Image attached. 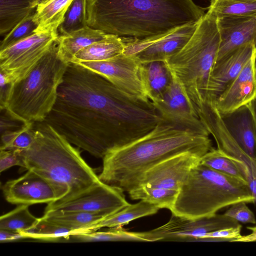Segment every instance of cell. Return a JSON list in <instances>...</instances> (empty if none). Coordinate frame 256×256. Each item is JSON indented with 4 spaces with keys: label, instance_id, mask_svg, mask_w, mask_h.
<instances>
[{
    "label": "cell",
    "instance_id": "1",
    "mask_svg": "<svg viewBox=\"0 0 256 256\" xmlns=\"http://www.w3.org/2000/svg\"><path fill=\"white\" fill-rule=\"evenodd\" d=\"M162 120L150 100L131 96L100 74L70 62L56 103L43 122L72 145L102 158Z\"/></svg>",
    "mask_w": 256,
    "mask_h": 256
},
{
    "label": "cell",
    "instance_id": "2",
    "mask_svg": "<svg viewBox=\"0 0 256 256\" xmlns=\"http://www.w3.org/2000/svg\"><path fill=\"white\" fill-rule=\"evenodd\" d=\"M88 26L123 41L153 40L196 24L207 8L193 0H87Z\"/></svg>",
    "mask_w": 256,
    "mask_h": 256
},
{
    "label": "cell",
    "instance_id": "3",
    "mask_svg": "<svg viewBox=\"0 0 256 256\" xmlns=\"http://www.w3.org/2000/svg\"><path fill=\"white\" fill-rule=\"evenodd\" d=\"M209 136L162 120L141 138L108 152L98 178L128 192L148 170L166 160L188 152L202 158L213 148Z\"/></svg>",
    "mask_w": 256,
    "mask_h": 256
},
{
    "label": "cell",
    "instance_id": "4",
    "mask_svg": "<svg viewBox=\"0 0 256 256\" xmlns=\"http://www.w3.org/2000/svg\"><path fill=\"white\" fill-rule=\"evenodd\" d=\"M35 126L34 142L28 148L20 151L22 168L52 184L60 194L59 200L72 198L100 182L78 148L50 124L38 122Z\"/></svg>",
    "mask_w": 256,
    "mask_h": 256
},
{
    "label": "cell",
    "instance_id": "5",
    "mask_svg": "<svg viewBox=\"0 0 256 256\" xmlns=\"http://www.w3.org/2000/svg\"><path fill=\"white\" fill-rule=\"evenodd\" d=\"M239 202L254 203L246 182L216 172L200 162L191 170L170 212L177 216L197 218L212 216Z\"/></svg>",
    "mask_w": 256,
    "mask_h": 256
},
{
    "label": "cell",
    "instance_id": "6",
    "mask_svg": "<svg viewBox=\"0 0 256 256\" xmlns=\"http://www.w3.org/2000/svg\"><path fill=\"white\" fill-rule=\"evenodd\" d=\"M68 64L59 57L56 40L24 78L11 84L2 110L24 124L42 122L56 103Z\"/></svg>",
    "mask_w": 256,
    "mask_h": 256
},
{
    "label": "cell",
    "instance_id": "7",
    "mask_svg": "<svg viewBox=\"0 0 256 256\" xmlns=\"http://www.w3.org/2000/svg\"><path fill=\"white\" fill-rule=\"evenodd\" d=\"M217 16L210 10L198 22L186 44L164 62L197 112L204 102L209 77L220 45Z\"/></svg>",
    "mask_w": 256,
    "mask_h": 256
},
{
    "label": "cell",
    "instance_id": "8",
    "mask_svg": "<svg viewBox=\"0 0 256 256\" xmlns=\"http://www.w3.org/2000/svg\"><path fill=\"white\" fill-rule=\"evenodd\" d=\"M58 31L35 32L0 50V70L11 84L24 78L51 48Z\"/></svg>",
    "mask_w": 256,
    "mask_h": 256
},
{
    "label": "cell",
    "instance_id": "9",
    "mask_svg": "<svg viewBox=\"0 0 256 256\" xmlns=\"http://www.w3.org/2000/svg\"><path fill=\"white\" fill-rule=\"evenodd\" d=\"M128 204L124 192L100 181L72 198L48 204L44 212H80L107 217Z\"/></svg>",
    "mask_w": 256,
    "mask_h": 256
},
{
    "label": "cell",
    "instance_id": "10",
    "mask_svg": "<svg viewBox=\"0 0 256 256\" xmlns=\"http://www.w3.org/2000/svg\"><path fill=\"white\" fill-rule=\"evenodd\" d=\"M74 63L100 74L119 89L131 96L150 100L142 80V63L134 56L122 54L106 60Z\"/></svg>",
    "mask_w": 256,
    "mask_h": 256
},
{
    "label": "cell",
    "instance_id": "11",
    "mask_svg": "<svg viewBox=\"0 0 256 256\" xmlns=\"http://www.w3.org/2000/svg\"><path fill=\"white\" fill-rule=\"evenodd\" d=\"M240 224L224 214L190 218L172 214L166 224L151 230L158 241L197 242L206 233Z\"/></svg>",
    "mask_w": 256,
    "mask_h": 256
},
{
    "label": "cell",
    "instance_id": "12",
    "mask_svg": "<svg viewBox=\"0 0 256 256\" xmlns=\"http://www.w3.org/2000/svg\"><path fill=\"white\" fill-rule=\"evenodd\" d=\"M172 76L166 92L152 102L161 118L167 122L210 135L182 84Z\"/></svg>",
    "mask_w": 256,
    "mask_h": 256
},
{
    "label": "cell",
    "instance_id": "13",
    "mask_svg": "<svg viewBox=\"0 0 256 256\" xmlns=\"http://www.w3.org/2000/svg\"><path fill=\"white\" fill-rule=\"evenodd\" d=\"M196 24L186 25L162 37L153 40L124 42L123 54L135 56L142 64L165 62L181 50L192 36Z\"/></svg>",
    "mask_w": 256,
    "mask_h": 256
},
{
    "label": "cell",
    "instance_id": "14",
    "mask_svg": "<svg viewBox=\"0 0 256 256\" xmlns=\"http://www.w3.org/2000/svg\"><path fill=\"white\" fill-rule=\"evenodd\" d=\"M200 158L190 152L172 156L148 170L137 187L156 188L178 194L191 170L200 162Z\"/></svg>",
    "mask_w": 256,
    "mask_h": 256
},
{
    "label": "cell",
    "instance_id": "15",
    "mask_svg": "<svg viewBox=\"0 0 256 256\" xmlns=\"http://www.w3.org/2000/svg\"><path fill=\"white\" fill-rule=\"evenodd\" d=\"M2 190L6 200L13 204H48L60 198L52 184L30 170L18 178L7 181Z\"/></svg>",
    "mask_w": 256,
    "mask_h": 256
},
{
    "label": "cell",
    "instance_id": "16",
    "mask_svg": "<svg viewBox=\"0 0 256 256\" xmlns=\"http://www.w3.org/2000/svg\"><path fill=\"white\" fill-rule=\"evenodd\" d=\"M256 53V46L248 43L216 61L209 77L204 102H215Z\"/></svg>",
    "mask_w": 256,
    "mask_h": 256
},
{
    "label": "cell",
    "instance_id": "17",
    "mask_svg": "<svg viewBox=\"0 0 256 256\" xmlns=\"http://www.w3.org/2000/svg\"><path fill=\"white\" fill-rule=\"evenodd\" d=\"M217 18L220 40L216 61L247 44L256 46V14Z\"/></svg>",
    "mask_w": 256,
    "mask_h": 256
},
{
    "label": "cell",
    "instance_id": "18",
    "mask_svg": "<svg viewBox=\"0 0 256 256\" xmlns=\"http://www.w3.org/2000/svg\"><path fill=\"white\" fill-rule=\"evenodd\" d=\"M255 54L216 102H212L220 113H226L247 104L256 96Z\"/></svg>",
    "mask_w": 256,
    "mask_h": 256
},
{
    "label": "cell",
    "instance_id": "19",
    "mask_svg": "<svg viewBox=\"0 0 256 256\" xmlns=\"http://www.w3.org/2000/svg\"><path fill=\"white\" fill-rule=\"evenodd\" d=\"M217 148L232 160L238 167L254 198L256 204V158L246 153L231 136L224 122L212 132Z\"/></svg>",
    "mask_w": 256,
    "mask_h": 256
},
{
    "label": "cell",
    "instance_id": "20",
    "mask_svg": "<svg viewBox=\"0 0 256 256\" xmlns=\"http://www.w3.org/2000/svg\"><path fill=\"white\" fill-rule=\"evenodd\" d=\"M220 114L226 127L239 146L250 156L256 158V127L248 104Z\"/></svg>",
    "mask_w": 256,
    "mask_h": 256
},
{
    "label": "cell",
    "instance_id": "21",
    "mask_svg": "<svg viewBox=\"0 0 256 256\" xmlns=\"http://www.w3.org/2000/svg\"><path fill=\"white\" fill-rule=\"evenodd\" d=\"M106 34L88 26L68 34L58 35V55L64 62L70 64L80 50L104 38Z\"/></svg>",
    "mask_w": 256,
    "mask_h": 256
},
{
    "label": "cell",
    "instance_id": "22",
    "mask_svg": "<svg viewBox=\"0 0 256 256\" xmlns=\"http://www.w3.org/2000/svg\"><path fill=\"white\" fill-rule=\"evenodd\" d=\"M140 72L146 94L152 102L162 96L173 79L170 70L164 62L142 64Z\"/></svg>",
    "mask_w": 256,
    "mask_h": 256
},
{
    "label": "cell",
    "instance_id": "23",
    "mask_svg": "<svg viewBox=\"0 0 256 256\" xmlns=\"http://www.w3.org/2000/svg\"><path fill=\"white\" fill-rule=\"evenodd\" d=\"M124 42L116 35L106 36L82 48L74 56L71 62H100L110 60L123 54Z\"/></svg>",
    "mask_w": 256,
    "mask_h": 256
},
{
    "label": "cell",
    "instance_id": "24",
    "mask_svg": "<svg viewBox=\"0 0 256 256\" xmlns=\"http://www.w3.org/2000/svg\"><path fill=\"white\" fill-rule=\"evenodd\" d=\"M160 209L156 205L142 200L135 204H129L116 212L94 224L88 231L106 228L122 227L136 219L154 214Z\"/></svg>",
    "mask_w": 256,
    "mask_h": 256
},
{
    "label": "cell",
    "instance_id": "25",
    "mask_svg": "<svg viewBox=\"0 0 256 256\" xmlns=\"http://www.w3.org/2000/svg\"><path fill=\"white\" fill-rule=\"evenodd\" d=\"M74 0H49L37 6L34 20L38 24L34 32L58 31L65 14Z\"/></svg>",
    "mask_w": 256,
    "mask_h": 256
},
{
    "label": "cell",
    "instance_id": "26",
    "mask_svg": "<svg viewBox=\"0 0 256 256\" xmlns=\"http://www.w3.org/2000/svg\"><path fill=\"white\" fill-rule=\"evenodd\" d=\"M73 239L80 242H116V241H157L151 230L145 232H133L124 230L122 227L110 228L104 230H90L73 234Z\"/></svg>",
    "mask_w": 256,
    "mask_h": 256
},
{
    "label": "cell",
    "instance_id": "27",
    "mask_svg": "<svg viewBox=\"0 0 256 256\" xmlns=\"http://www.w3.org/2000/svg\"><path fill=\"white\" fill-rule=\"evenodd\" d=\"M41 0H0V34H7L27 16L35 12Z\"/></svg>",
    "mask_w": 256,
    "mask_h": 256
},
{
    "label": "cell",
    "instance_id": "28",
    "mask_svg": "<svg viewBox=\"0 0 256 256\" xmlns=\"http://www.w3.org/2000/svg\"><path fill=\"white\" fill-rule=\"evenodd\" d=\"M106 217L100 214L86 212H46L42 218L69 229L76 234L89 230L94 224Z\"/></svg>",
    "mask_w": 256,
    "mask_h": 256
},
{
    "label": "cell",
    "instance_id": "29",
    "mask_svg": "<svg viewBox=\"0 0 256 256\" xmlns=\"http://www.w3.org/2000/svg\"><path fill=\"white\" fill-rule=\"evenodd\" d=\"M28 205H18L0 218V229L23 233L34 228L38 218L31 214Z\"/></svg>",
    "mask_w": 256,
    "mask_h": 256
},
{
    "label": "cell",
    "instance_id": "30",
    "mask_svg": "<svg viewBox=\"0 0 256 256\" xmlns=\"http://www.w3.org/2000/svg\"><path fill=\"white\" fill-rule=\"evenodd\" d=\"M35 123L23 124L21 126L2 133L0 150L22 151L34 142L36 133Z\"/></svg>",
    "mask_w": 256,
    "mask_h": 256
},
{
    "label": "cell",
    "instance_id": "31",
    "mask_svg": "<svg viewBox=\"0 0 256 256\" xmlns=\"http://www.w3.org/2000/svg\"><path fill=\"white\" fill-rule=\"evenodd\" d=\"M217 17L244 16L256 14V1L248 0H210L208 8Z\"/></svg>",
    "mask_w": 256,
    "mask_h": 256
},
{
    "label": "cell",
    "instance_id": "32",
    "mask_svg": "<svg viewBox=\"0 0 256 256\" xmlns=\"http://www.w3.org/2000/svg\"><path fill=\"white\" fill-rule=\"evenodd\" d=\"M86 8L87 0H74L58 28L59 35L68 34L88 26Z\"/></svg>",
    "mask_w": 256,
    "mask_h": 256
},
{
    "label": "cell",
    "instance_id": "33",
    "mask_svg": "<svg viewBox=\"0 0 256 256\" xmlns=\"http://www.w3.org/2000/svg\"><path fill=\"white\" fill-rule=\"evenodd\" d=\"M21 234L24 238L53 241L61 238L67 239L74 234V232L40 218L34 228Z\"/></svg>",
    "mask_w": 256,
    "mask_h": 256
},
{
    "label": "cell",
    "instance_id": "34",
    "mask_svg": "<svg viewBox=\"0 0 256 256\" xmlns=\"http://www.w3.org/2000/svg\"><path fill=\"white\" fill-rule=\"evenodd\" d=\"M200 162L220 173L244 180L234 162L218 148H212L200 158Z\"/></svg>",
    "mask_w": 256,
    "mask_h": 256
},
{
    "label": "cell",
    "instance_id": "35",
    "mask_svg": "<svg viewBox=\"0 0 256 256\" xmlns=\"http://www.w3.org/2000/svg\"><path fill=\"white\" fill-rule=\"evenodd\" d=\"M34 12L23 19L6 34L0 42V50L5 49L35 33L34 30L38 28V24L34 20Z\"/></svg>",
    "mask_w": 256,
    "mask_h": 256
},
{
    "label": "cell",
    "instance_id": "36",
    "mask_svg": "<svg viewBox=\"0 0 256 256\" xmlns=\"http://www.w3.org/2000/svg\"><path fill=\"white\" fill-rule=\"evenodd\" d=\"M242 226L220 229L201 236L197 242H236L242 236Z\"/></svg>",
    "mask_w": 256,
    "mask_h": 256
},
{
    "label": "cell",
    "instance_id": "37",
    "mask_svg": "<svg viewBox=\"0 0 256 256\" xmlns=\"http://www.w3.org/2000/svg\"><path fill=\"white\" fill-rule=\"evenodd\" d=\"M244 202H239L231 205L224 214L234 220L244 224H256V219L253 212Z\"/></svg>",
    "mask_w": 256,
    "mask_h": 256
},
{
    "label": "cell",
    "instance_id": "38",
    "mask_svg": "<svg viewBox=\"0 0 256 256\" xmlns=\"http://www.w3.org/2000/svg\"><path fill=\"white\" fill-rule=\"evenodd\" d=\"M15 166H18L22 168L24 166L23 159L20 151L17 150H0V173Z\"/></svg>",
    "mask_w": 256,
    "mask_h": 256
},
{
    "label": "cell",
    "instance_id": "39",
    "mask_svg": "<svg viewBox=\"0 0 256 256\" xmlns=\"http://www.w3.org/2000/svg\"><path fill=\"white\" fill-rule=\"evenodd\" d=\"M24 238L20 232L11 230L0 229V242H5Z\"/></svg>",
    "mask_w": 256,
    "mask_h": 256
},
{
    "label": "cell",
    "instance_id": "40",
    "mask_svg": "<svg viewBox=\"0 0 256 256\" xmlns=\"http://www.w3.org/2000/svg\"><path fill=\"white\" fill-rule=\"evenodd\" d=\"M10 86L11 84L7 81L4 75L0 72V106L1 110L4 108L7 94Z\"/></svg>",
    "mask_w": 256,
    "mask_h": 256
},
{
    "label": "cell",
    "instance_id": "41",
    "mask_svg": "<svg viewBox=\"0 0 256 256\" xmlns=\"http://www.w3.org/2000/svg\"><path fill=\"white\" fill-rule=\"evenodd\" d=\"M247 228L252 232L250 234L242 236L236 240L240 242H256V226H248Z\"/></svg>",
    "mask_w": 256,
    "mask_h": 256
},
{
    "label": "cell",
    "instance_id": "42",
    "mask_svg": "<svg viewBox=\"0 0 256 256\" xmlns=\"http://www.w3.org/2000/svg\"><path fill=\"white\" fill-rule=\"evenodd\" d=\"M248 104L252 112L256 127V96Z\"/></svg>",
    "mask_w": 256,
    "mask_h": 256
},
{
    "label": "cell",
    "instance_id": "43",
    "mask_svg": "<svg viewBox=\"0 0 256 256\" xmlns=\"http://www.w3.org/2000/svg\"><path fill=\"white\" fill-rule=\"evenodd\" d=\"M254 72H255V76L256 78V53L254 56Z\"/></svg>",
    "mask_w": 256,
    "mask_h": 256
},
{
    "label": "cell",
    "instance_id": "44",
    "mask_svg": "<svg viewBox=\"0 0 256 256\" xmlns=\"http://www.w3.org/2000/svg\"><path fill=\"white\" fill-rule=\"evenodd\" d=\"M48 0H41L40 2H48Z\"/></svg>",
    "mask_w": 256,
    "mask_h": 256
},
{
    "label": "cell",
    "instance_id": "45",
    "mask_svg": "<svg viewBox=\"0 0 256 256\" xmlns=\"http://www.w3.org/2000/svg\"><path fill=\"white\" fill-rule=\"evenodd\" d=\"M250 0V1H256V0Z\"/></svg>",
    "mask_w": 256,
    "mask_h": 256
}]
</instances>
